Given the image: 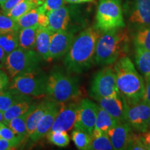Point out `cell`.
<instances>
[{
    "instance_id": "cell-34",
    "label": "cell",
    "mask_w": 150,
    "mask_h": 150,
    "mask_svg": "<svg viewBox=\"0 0 150 150\" xmlns=\"http://www.w3.org/2000/svg\"><path fill=\"white\" fill-rule=\"evenodd\" d=\"M18 24L6 15L0 13V33L8 32V31H19Z\"/></svg>"
},
{
    "instance_id": "cell-27",
    "label": "cell",
    "mask_w": 150,
    "mask_h": 150,
    "mask_svg": "<svg viewBox=\"0 0 150 150\" xmlns=\"http://www.w3.org/2000/svg\"><path fill=\"white\" fill-rule=\"evenodd\" d=\"M0 47L7 54L19 47V31L0 33Z\"/></svg>"
},
{
    "instance_id": "cell-39",
    "label": "cell",
    "mask_w": 150,
    "mask_h": 150,
    "mask_svg": "<svg viewBox=\"0 0 150 150\" xmlns=\"http://www.w3.org/2000/svg\"><path fill=\"white\" fill-rule=\"evenodd\" d=\"M145 94L143 99L150 104V76L145 77Z\"/></svg>"
},
{
    "instance_id": "cell-11",
    "label": "cell",
    "mask_w": 150,
    "mask_h": 150,
    "mask_svg": "<svg viewBox=\"0 0 150 150\" xmlns=\"http://www.w3.org/2000/svg\"><path fill=\"white\" fill-rule=\"evenodd\" d=\"M127 122L136 132H145L150 123V104L142 99L133 105H129Z\"/></svg>"
},
{
    "instance_id": "cell-30",
    "label": "cell",
    "mask_w": 150,
    "mask_h": 150,
    "mask_svg": "<svg viewBox=\"0 0 150 150\" xmlns=\"http://www.w3.org/2000/svg\"><path fill=\"white\" fill-rule=\"evenodd\" d=\"M72 139L80 150H87L92 140V136L80 129H74L72 132Z\"/></svg>"
},
{
    "instance_id": "cell-19",
    "label": "cell",
    "mask_w": 150,
    "mask_h": 150,
    "mask_svg": "<svg viewBox=\"0 0 150 150\" xmlns=\"http://www.w3.org/2000/svg\"><path fill=\"white\" fill-rule=\"evenodd\" d=\"M117 120L112 117L106 110L99 106L97 112L96 122L94 129L92 137H97L100 135L107 134L108 131L119 124Z\"/></svg>"
},
{
    "instance_id": "cell-23",
    "label": "cell",
    "mask_w": 150,
    "mask_h": 150,
    "mask_svg": "<svg viewBox=\"0 0 150 150\" xmlns=\"http://www.w3.org/2000/svg\"><path fill=\"white\" fill-rule=\"evenodd\" d=\"M36 106L37 105L34 104V106H33L31 109L28 110L27 112H26L25 113L22 114V115L18 116V117L13 118V119L11 120L8 122V124H7V126L10 127L16 134H18L19 136L24 138V139L27 136H28L27 129V117L28 116H29L30 112L36 107Z\"/></svg>"
},
{
    "instance_id": "cell-2",
    "label": "cell",
    "mask_w": 150,
    "mask_h": 150,
    "mask_svg": "<svg viewBox=\"0 0 150 150\" xmlns=\"http://www.w3.org/2000/svg\"><path fill=\"white\" fill-rule=\"evenodd\" d=\"M113 68L118 90L128 105L142 100L145 94V81L130 58L127 56L120 58L115 62Z\"/></svg>"
},
{
    "instance_id": "cell-46",
    "label": "cell",
    "mask_w": 150,
    "mask_h": 150,
    "mask_svg": "<svg viewBox=\"0 0 150 150\" xmlns=\"http://www.w3.org/2000/svg\"><path fill=\"white\" fill-rule=\"evenodd\" d=\"M149 128L150 129V123H149Z\"/></svg>"
},
{
    "instance_id": "cell-32",
    "label": "cell",
    "mask_w": 150,
    "mask_h": 150,
    "mask_svg": "<svg viewBox=\"0 0 150 150\" xmlns=\"http://www.w3.org/2000/svg\"><path fill=\"white\" fill-rule=\"evenodd\" d=\"M47 138L51 143L58 147H66L70 143V137L65 131H49Z\"/></svg>"
},
{
    "instance_id": "cell-16",
    "label": "cell",
    "mask_w": 150,
    "mask_h": 150,
    "mask_svg": "<svg viewBox=\"0 0 150 150\" xmlns=\"http://www.w3.org/2000/svg\"><path fill=\"white\" fill-rule=\"evenodd\" d=\"M60 108L61 104L52 100L50 107L39 121L34 132L29 136L33 141H38L47 136L59 113Z\"/></svg>"
},
{
    "instance_id": "cell-14",
    "label": "cell",
    "mask_w": 150,
    "mask_h": 150,
    "mask_svg": "<svg viewBox=\"0 0 150 150\" xmlns=\"http://www.w3.org/2000/svg\"><path fill=\"white\" fill-rule=\"evenodd\" d=\"M79 103H61L60 110L50 131H68L74 127L77 117Z\"/></svg>"
},
{
    "instance_id": "cell-5",
    "label": "cell",
    "mask_w": 150,
    "mask_h": 150,
    "mask_svg": "<svg viewBox=\"0 0 150 150\" xmlns=\"http://www.w3.org/2000/svg\"><path fill=\"white\" fill-rule=\"evenodd\" d=\"M48 75L40 68L13 78L8 88L13 93L38 97L46 93Z\"/></svg>"
},
{
    "instance_id": "cell-29",
    "label": "cell",
    "mask_w": 150,
    "mask_h": 150,
    "mask_svg": "<svg viewBox=\"0 0 150 150\" xmlns=\"http://www.w3.org/2000/svg\"><path fill=\"white\" fill-rule=\"evenodd\" d=\"M37 6H38L37 5L35 0H22L16 6H15L7 13L6 16L13 19L16 21H18L20 17L27 13L31 9Z\"/></svg>"
},
{
    "instance_id": "cell-3",
    "label": "cell",
    "mask_w": 150,
    "mask_h": 150,
    "mask_svg": "<svg viewBox=\"0 0 150 150\" xmlns=\"http://www.w3.org/2000/svg\"><path fill=\"white\" fill-rule=\"evenodd\" d=\"M129 37L124 28L102 33L95 48V63L106 66L115 63L129 50Z\"/></svg>"
},
{
    "instance_id": "cell-37",
    "label": "cell",
    "mask_w": 150,
    "mask_h": 150,
    "mask_svg": "<svg viewBox=\"0 0 150 150\" xmlns=\"http://www.w3.org/2000/svg\"><path fill=\"white\" fill-rule=\"evenodd\" d=\"M22 0H6L4 3L0 6V8L2 11V13L7 15V13L12 9L15 6H16L18 3Z\"/></svg>"
},
{
    "instance_id": "cell-22",
    "label": "cell",
    "mask_w": 150,
    "mask_h": 150,
    "mask_svg": "<svg viewBox=\"0 0 150 150\" xmlns=\"http://www.w3.org/2000/svg\"><path fill=\"white\" fill-rule=\"evenodd\" d=\"M135 63L145 77L150 76V50L135 47Z\"/></svg>"
},
{
    "instance_id": "cell-13",
    "label": "cell",
    "mask_w": 150,
    "mask_h": 150,
    "mask_svg": "<svg viewBox=\"0 0 150 150\" xmlns=\"http://www.w3.org/2000/svg\"><path fill=\"white\" fill-rule=\"evenodd\" d=\"M75 33L72 31L54 33L50 42L48 61L59 59L67 53L75 38Z\"/></svg>"
},
{
    "instance_id": "cell-25",
    "label": "cell",
    "mask_w": 150,
    "mask_h": 150,
    "mask_svg": "<svg viewBox=\"0 0 150 150\" xmlns=\"http://www.w3.org/2000/svg\"><path fill=\"white\" fill-rule=\"evenodd\" d=\"M34 104H31V99H25L21 102L16 103L11 106L5 112H4V117L6 125L13 118L18 117L22 115V114L25 113L29 109H31Z\"/></svg>"
},
{
    "instance_id": "cell-45",
    "label": "cell",
    "mask_w": 150,
    "mask_h": 150,
    "mask_svg": "<svg viewBox=\"0 0 150 150\" xmlns=\"http://www.w3.org/2000/svg\"><path fill=\"white\" fill-rule=\"evenodd\" d=\"M6 1V0H0V6L3 3H4Z\"/></svg>"
},
{
    "instance_id": "cell-4",
    "label": "cell",
    "mask_w": 150,
    "mask_h": 150,
    "mask_svg": "<svg viewBox=\"0 0 150 150\" xmlns=\"http://www.w3.org/2000/svg\"><path fill=\"white\" fill-rule=\"evenodd\" d=\"M79 79L56 67L48 75L46 94L50 100L59 104L67 103L79 96Z\"/></svg>"
},
{
    "instance_id": "cell-44",
    "label": "cell",
    "mask_w": 150,
    "mask_h": 150,
    "mask_svg": "<svg viewBox=\"0 0 150 150\" xmlns=\"http://www.w3.org/2000/svg\"><path fill=\"white\" fill-rule=\"evenodd\" d=\"M0 123L6 124L4 117V112L2 111H1V110H0Z\"/></svg>"
},
{
    "instance_id": "cell-9",
    "label": "cell",
    "mask_w": 150,
    "mask_h": 150,
    "mask_svg": "<svg viewBox=\"0 0 150 150\" xmlns=\"http://www.w3.org/2000/svg\"><path fill=\"white\" fill-rule=\"evenodd\" d=\"M120 93L113 67H104L95 74L90 91L91 96L93 99L110 98L117 96Z\"/></svg>"
},
{
    "instance_id": "cell-41",
    "label": "cell",
    "mask_w": 150,
    "mask_h": 150,
    "mask_svg": "<svg viewBox=\"0 0 150 150\" xmlns=\"http://www.w3.org/2000/svg\"><path fill=\"white\" fill-rule=\"evenodd\" d=\"M139 134L142 142L145 144L147 149H150V131L147 130L145 132H141Z\"/></svg>"
},
{
    "instance_id": "cell-18",
    "label": "cell",
    "mask_w": 150,
    "mask_h": 150,
    "mask_svg": "<svg viewBox=\"0 0 150 150\" xmlns=\"http://www.w3.org/2000/svg\"><path fill=\"white\" fill-rule=\"evenodd\" d=\"M54 33L48 27L39 26L37 29L35 50L45 61H48L50 42Z\"/></svg>"
},
{
    "instance_id": "cell-7",
    "label": "cell",
    "mask_w": 150,
    "mask_h": 150,
    "mask_svg": "<svg viewBox=\"0 0 150 150\" xmlns=\"http://www.w3.org/2000/svg\"><path fill=\"white\" fill-rule=\"evenodd\" d=\"M48 28L53 32L72 31L76 33L83 29L84 20L81 13L76 6H63L47 13Z\"/></svg>"
},
{
    "instance_id": "cell-33",
    "label": "cell",
    "mask_w": 150,
    "mask_h": 150,
    "mask_svg": "<svg viewBox=\"0 0 150 150\" xmlns=\"http://www.w3.org/2000/svg\"><path fill=\"white\" fill-rule=\"evenodd\" d=\"M0 137L12 142L16 147L18 146L24 140V138L16 134L4 123H0Z\"/></svg>"
},
{
    "instance_id": "cell-15",
    "label": "cell",
    "mask_w": 150,
    "mask_h": 150,
    "mask_svg": "<svg viewBox=\"0 0 150 150\" xmlns=\"http://www.w3.org/2000/svg\"><path fill=\"white\" fill-rule=\"evenodd\" d=\"M99 106L108 112L112 117L120 122H127V112L129 105L121 93L110 98L96 99Z\"/></svg>"
},
{
    "instance_id": "cell-10",
    "label": "cell",
    "mask_w": 150,
    "mask_h": 150,
    "mask_svg": "<svg viewBox=\"0 0 150 150\" xmlns=\"http://www.w3.org/2000/svg\"><path fill=\"white\" fill-rule=\"evenodd\" d=\"M125 12L134 29L150 25V0H129L125 5Z\"/></svg>"
},
{
    "instance_id": "cell-28",
    "label": "cell",
    "mask_w": 150,
    "mask_h": 150,
    "mask_svg": "<svg viewBox=\"0 0 150 150\" xmlns=\"http://www.w3.org/2000/svg\"><path fill=\"white\" fill-rule=\"evenodd\" d=\"M43 11H45L42 6H39L31 9L29 11H28L27 13L20 17L17 21L20 29H23V28L33 27L35 25H38V22L39 16Z\"/></svg>"
},
{
    "instance_id": "cell-12",
    "label": "cell",
    "mask_w": 150,
    "mask_h": 150,
    "mask_svg": "<svg viewBox=\"0 0 150 150\" xmlns=\"http://www.w3.org/2000/svg\"><path fill=\"white\" fill-rule=\"evenodd\" d=\"M99 106L88 99L79 102L77 117L74 124V129H80L90 135L93 134Z\"/></svg>"
},
{
    "instance_id": "cell-21",
    "label": "cell",
    "mask_w": 150,
    "mask_h": 150,
    "mask_svg": "<svg viewBox=\"0 0 150 150\" xmlns=\"http://www.w3.org/2000/svg\"><path fill=\"white\" fill-rule=\"evenodd\" d=\"M38 25L19 30V47L26 50H35L36 32Z\"/></svg>"
},
{
    "instance_id": "cell-42",
    "label": "cell",
    "mask_w": 150,
    "mask_h": 150,
    "mask_svg": "<svg viewBox=\"0 0 150 150\" xmlns=\"http://www.w3.org/2000/svg\"><path fill=\"white\" fill-rule=\"evenodd\" d=\"M7 55L8 54L6 53V52L3 50L2 47H0V70L4 67Z\"/></svg>"
},
{
    "instance_id": "cell-6",
    "label": "cell",
    "mask_w": 150,
    "mask_h": 150,
    "mask_svg": "<svg viewBox=\"0 0 150 150\" xmlns=\"http://www.w3.org/2000/svg\"><path fill=\"white\" fill-rule=\"evenodd\" d=\"M125 27L120 0H99L95 27L103 33Z\"/></svg>"
},
{
    "instance_id": "cell-1",
    "label": "cell",
    "mask_w": 150,
    "mask_h": 150,
    "mask_svg": "<svg viewBox=\"0 0 150 150\" xmlns=\"http://www.w3.org/2000/svg\"><path fill=\"white\" fill-rule=\"evenodd\" d=\"M101 34L95 27H88L75 37L64 59L67 72L80 74L91 68L95 63V48Z\"/></svg>"
},
{
    "instance_id": "cell-35",
    "label": "cell",
    "mask_w": 150,
    "mask_h": 150,
    "mask_svg": "<svg viewBox=\"0 0 150 150\" xmlns=\"http://www.w3.org/2000/svg\"><path fill=\"white\" fill-rule=\"evenodd\" d=\"M127 149L147 150V148L145 145V144L142 142L141 138H140V134H136L133 131Z\"/></svg>"
},
{
    "instance_id": "cell-26",
    "label": "cell",
    "mask_w": 150,
    "mask_h": 150,
    "mask_svg": "<svg viewBox=\"0 0 150 150\" xmlns=\"http://www.w3.org/2000/svg\"><path fill=\"white\" fill-rule=\"evenodd\" d=\"M132 40L135 47L150 50V25L134 29Z\"/></svg>"
},
{
    "instance_id": "cell-38",
    "label": "cell",
    "mask_w": 150,
    "mask_h": 150,
    "mask_svg": "<svg viewBox=\"0 0 150 150\" xmlns=\"http://www.w3.org/2000/svg\"><path fill=\"white\" fill-rule=\"evenodd\" d=\"M9 84V79L6 74L0 70V92L4 91L8 88Z\"/></svg>"
},
{
    "instance_id": "cell-40",
    "label": "cell",
    "mask_w": 150,
    "mask_h": 150,
    "mask_svg": "<svg viewBox=\"0 0 150 150\" xmlns=\"http://www.w3.org/2000/svg\"><path fill=\"white\" fill-rule=\"evenodd\" d=\"M16 147L12 142L0 137V150L12 149Z\"/></svg>"
},
{
    "instance_id": "cell-31",
    "label": "cell",
    "mask_w": 150,
    "mask_h": 150,
    "mask_svg": "<svg viewBox=\"0 0 150 150\" xmlns=\"http://www.w3.org/2000/svg\"><path fill=\"white\" fill-rule=\"evenodd\" d=\"M112 146L107 134L92 137V140L87 150H110Z\"/></svg>"
},
{
    "instance_id": "cell-24",
    "label": "cell",
    "mask_w": 150,
    "mask_h": 150,
    "mask_svg": "<svg viewBox=\"0 0 150 150\" xmlns=\"http://www.w3.org/2000/svg\"><path fill=\"white\" fill-rule=\"evenodd\" d=\"M29 99L30 97L28 95L13 93L6 89L0 92V110L4 112L16 103Z\"/></svg>"
},
{
    "instance_id": "cell-8",
    "label": "cell",
    "mask_w": 150,
    "mask_h": 150,
    "mask_svg": "<svg viewBox=\"0 0 150 150\" xmlns=\"http://www.w3.org/2000/svg\"><path fill=\"white\" fill-rule=\"evenodd\" d=\"M42 58L34 50L18 47L7 55L5 67L11 78L39 68Z\"/></svg>"
},
{
    "instance_id": "cell-36",
    "label": "cell",
    "mask_w": 150,
    "mask_h": 150,
    "mask_svg": "<svg viewBox=\"0 0 150 150\" xmlns=\"http://www.w3.org/2000/svg\"><path fill=\"white\" fill-rule=\"evenodd\" d=\"M65 3L64 0H45L44 4L41 6L47 13L50 11L56 10L65 6Z\"/></svg>"
},
{
    "instance_id": "cell-20",
    "label": "cell",
    "mask_w": 150,
    "mask_h": 150,
    "mask_svg": "<svg viewBox=\"0 0 150 150\" xmlns=\"http://www.w3.org/2000/svg\"><path fill=\"white\" fill-rule=\"evenodd\" d=\"M52 100L47 99L37 105L36 107L29 113L27 120V129L28 136H30L34 132L39 121L45 115L51 104Z\"/></svg>"
},
{
    "instance_id": "cell-17",
    "label": "cell",
    "mask_w": 150,
    "mask_h": 150,
    "mask_svg": "<svg viewBox=\"0 0 150 150\" xmlns=\"http://www.w3.org/2000/svg\"><path fill=\"white\" fill-rule=\"evenodd\" d=\"M133 129L127 122H120L108 131L107 134L111 142L112 149L115 150L127 149Z\"/></svg>"
},
{
    "instance_id": "cell-43",
    "label": "cell",
    "mask_w": 150,
    "mask_h": 150,
    "mask_svg": "<svg viewBox=\"0 0 150 150\" xmlns=\"http://www.w3.org/2000/svg\"><path fill=\"white\" fill-rule=\"evenodd\" d=\"M65 3L71 4H80L84 3L94 2L95 0H64Z\"/></svg>"
}]
</instances>
